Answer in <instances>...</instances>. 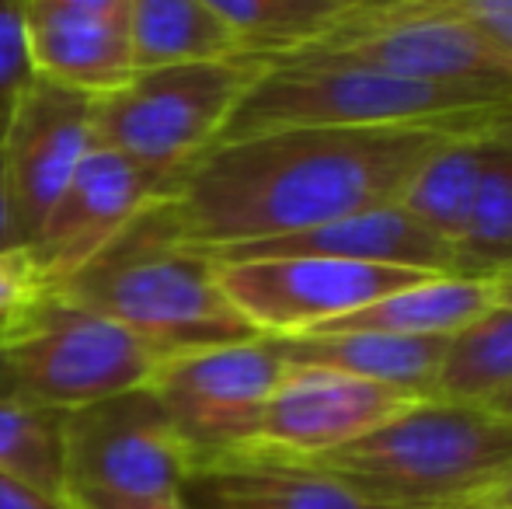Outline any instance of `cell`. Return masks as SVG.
Segmentation results:
<instances>
[{
    "label": "cell",
    "instance_id": "1",
    "mask_svg": "<svg viewBox=\"0 0 512 509\" xmlns=\"http://www.w3.org/2000/svg\"><path fill=\"white\" fill-rule=\"evenodd\" d=\"M499 123L276 129L220 140L129 231L209 258L300 234L398 203L411 175L443 143L492 133Z\"/></svg>",
    "mask_w": 512,
    "mask_h": 509
},
{
    "label": "cell",
    "instance_id": "2",
    "mask_svg": "<svg viewBox=\"0 0 512 509\" xmlns=\"http://www.w3.org/2000/svg\"><path fill=\"white\" fill-rule=\"evenodd\" d=\"M304 464L384 509H446L512 464V419L422 398L373 433Z\"/></svg>",
    "mask_w": 512,
    "mask_h": 509
},
{
    "label": "cell",
    "instance_id": "3",
    "mask_svg": "<svg viewBox=\"0 0 512 509\" xmlns=\"http://www.w3.org/2000/svg\"><path fill=\"white\" fill-rule=\"evenodd\" d=\"M46 293L115 321L161 360L262 339L227 300L213 258L136 231H126L102 255L46 286Z\"/></svg>",
    "mask_w": 512,
    "mask_h": 509
},
{
    "label": "cell",
    "instance_id": "4",
    "mask_svg": "<svg viewBox=\"0 0 512 509\" xmlns=\"http://www.w3.org/2000/svg\"><path fill=\"white\" fill-rule=\"evenodd\" d=\"M512 116V95L394 77L384 70L321 60H269L220 140L276 129L453 126ZM216 140V143H220Z\"/></svg>",
    "mask_w": 512,
    "mask_h": 509
},
{
    "label": "cell",
    "instance_id": "5",
    "mask_svg": "<svg viewBox=\"0 0 512 509\" xmlns=\"http://www.w3.org/2000/svg\"><path fill=\"white\" fill-rule=\"evenodd\" d=\"M161 356L95 311L42 290L0 314V401L81 408L147 387Z\"/></svg>",
    "mask_w": 512,
    "mask_h": 509
},
{
    "label": "cell",
    "instance_id": "6",
    "mask_svg": "<svg viewBox=\"0 0 512 509\" xmlns=\"http://www.w3.org/2000/svg\"><path fill=\"white\" fill-rule=\"evenodd\" d=\"M269 60L255 53L133 70L95 102V147L119 150L147 168L182 175L223 136L234 109Z\"/></svg>",
    "mask_w": 512,
    "mask_h": 509
},
{
    "label": "cell",
    "instance_id": "7",
    "mask_svg": "<svg viewBox=\"0 0 512 509\" xmlns=\"http://www.w3.org/2000/svg\"><path fill=\"white\" fill-rule=\"evenodd\" d=\"M276 60H321L512 95V63L439 0H380L324 39Z\"/></svg>",
    "mask_w": 512,
    "mask_h": 509
},
{
    "label": "cell",
    "instance_id": "8",
    "mask_svg": "<svg viewBox=\"0 0 512 509\" xmlns=\"http://www.w3.org/2000/svg\"><path fill=\"white\" fill-rule=\"evenodd\" d=\"M196 454L150 387L108 394L63 419V503L178 499Z\"/></svg>",
    "mask_w": 512,
    "mask_h": 509
},
{
    "label": "cell",
    "instance_id": "9",
    "mask_svg": "<svg viewBox=\"0 0 512 509\" xmlns=\"http://www.w3.org/2000/svg\"><path fill=\"white\" fill-rule=\"evenodd\" d=\"M283 374L286 360L272 339H248L164 356L147 387L192 447L196 461H209L244 447L255 436L265 401Z\"/></svg>",
    "mask_w": 512,
    "mask_h": 509
},
{
    "label": "cell",
    "instance_id": "10",
    "mask_svg": "<svg viewBox=\"0 0 512 509\" xmlns=\"http://www.w3.org/2000/svg\"><path fill=\"white\" fill-rule=\"evenodd\" d=\"M436 272L342 258H234L216 262L227 300L262 339L307 335Z\"/></svg>",
    "mask_w": 512,
    "mask_h": 509
},
{
    "label": "cell",
    "instance_id": "11",
    "mask_svg": "<svg viewBox=\"0 0 512 509\" xmlns=\"http://www.w3.org/2000/svg\"><path fill=\"white\" fill-rule=\"evenodd\" d=\"M175 178L119 150H91L28 245L39 265L42 290L115 245L150 206L168 196Z\"/></svg>",
    "mask_w": 512,
    "mask_h": 509
},
{
    "label": "cell",
    "instance_id": "12",
    "mask_svg": "<svg viewBox=\"0 0 512 509\" xmlns=\"http://www.w3.org/2000/svg\"><path fill=\"white\" fill-rule=\"evenodd\" d=\"M415 401L422 398L398 391V387L359 381V377L338 374V370L286 363L283 381L265 401L255 436L230 454L279 457V461L321 457L328 450H338L359 436L373 433Z\"/></svg>",
    "mask_w": 512,
    "mask_h": 509
},
{
    "label": "cell",
    "instance_id": "13",
    "mask_svg": "<svg viewBox=\"0 0 512 509\" xmlns=\"http://www.w3.org/2000/svg\"><path fill=\"white\" fill-rule=\"evenodd\" d=\"M95 95L32 77L4 140L7 185L21 245H32L42 220L63 196L74 171L95 150Z\"/></svg>",
    "mask_w": 512,
    "mask_h": 509
},
{
    "label": "cell",
    "instance_id": "14",
    "mask_svg": "<svg viewBox=\"0 0 512 509\" xmlns=\"http://www.w3.org/2000/svg\"><path fill=\"white\" fill-rule=\"evenodd\" d=\"M234 258H342V262L457 276L453 248L425 231L401 203L373 206V210L352 213V217L331 220V224L300 234H286V238L230 248L223 255H213V262H234Z\"/></svg>",
    "mask_w": 512,
    "mask_h": 509
},
{
    "label": "cell",
    "instance_id": "15",
    "mask_svg": "<svg viewBox=\"0 0 512 509\" xmlns=\"http://www.w3.org/2000/svg\"><path fill=\"white\" fill-rule=\"evenodd\" d=\"M25 35L35 77L63 88L102 98L133 77L126 18L60 0H25Z\"/></svg>",
    "mask_w": 512,
    "mask_h": 509
},
{
    "label": "cell",
    "instance_id": "16",
    "mask_svg": "<svg viewBox=\"0 0 512 509\" xmlns=\"http://www.w3.org/2000/svg\"><path fill=\"white\" fill-rule=\"evenodd\" d=\"M185 509H384L328 471L279 457H209L185 478Z\"/></svg>",
    "mask_w": 512,
    "mask_h": 509
},
{
    "label": "cell",
    "instance_id": "17",
    "mask_svg": "<svg viewBox=\"0 0 512 509\" xmlns=\"http://www.w3.org/2000/svg\"><path fill=\"white\" fill-rule=\"evenodd\" d=\"M286 363L324 367L359 381L398 387L415 398H432L446 339L439 335H387V332H307L272 339Z\"/></svg>",
    "mask_w": 512,
    "mask_h": 509
},
{
    "label": "cell",
    "instance_id": "18",
    "mask_svg": "<svg viewBox=\"0 0 512 509\" xmlns=\"http://www.w3.org/2000/svg\"><path fill=\"white\" fill-rule=\"evenodd\" d=\"M488 307H492V293L481 276L436 272V276L401 286V290L366 304L363 311L345 314L317 332H387L450 339L453 332H460L467 321H474Z\"/></svg>",
    "mask_w": 512,
    "mask_h": 509
},
{
    "label": "cell",
    "instance_id": "19",
    "mask_svg": "<svg viewBox=\"0 0 512 509\" xmlns=\"http://www.w3.org/2000/svg\"><path fill=\"white\" fill-rule=\"evenodd\" d=\"M126 28L133 70L248 53L206 0H129Z\"/></svg>",
    "mask_w": 512,
    "mask_h": 509
},
{
    "label": "cell",
    "instance_id": "20",
    "mask_svg": "<svg viewBox=\"0 0 512 509\" xmlns=\"http://www.w3.org/2000/svg\"><path fill=\"white\" fill-rule=\"evenodd\" d=\"M220 21L262 60H276L293 49L335 32L352 14L380 0H206Z\"/></svg>",
    "mask_w": 512,
    "mask_h": 509
},
{
    "label": "cell",
    "instance_id": "21",
    "mask_svg": "<svg viewBox=\"0 0 512 509\" xmlns=\"http://www.w3.org/2000/svg\"><path fill=\"white\" fill-rule=\"evenodd\" d=\"M512 387V311L488 307L446 339L432 398L488 408Z\"/></svg>",
    "mask_w": 512,
    "mask_h": 509
},
{
    "label": "cell",
    "instance_id": "22",
    "mask_svg": "<svg viewBox=\"0 0 512 509\" xmlns=\"http://www.w3.org/2000/svg\"><path fill=\"white\" fill-rule=\"evenodd\" d=\"M481 136H460V140L443 143L411 175V182L398 199L425 231L436 234L450 248H457L460 238H464L467 224H471L474 199H478Z\"/></svg>",
    "mask_w": 512,
    "mask_h": 509
},
{
    "label": "cell",
    "instance_id": "23",
    "mask_svg": "<svg viewBox=\"0 0 512 509\" xmlns=\"http://www.w3.org/2000/svg\"><path fill=\"white\" fill-rule=\"evenodd\" d=\"M495 133V129H492ZM492 133L481 136V182L457 252V276H492L512 265V154Z\"/></svg>",
    "mask_w": 512,
    "mask_h": 509
},
{
    "label": "cell",
    "instance_id": "24",
    "mask_svg": "<svg viewBox=\"0 0 512 509\" xmlns=\"http://www.w3.org/2000/svg\"><path fill=\"white\" fill-rule=\"evenodd\" d=\"M63 408L0 401V475L63 499Z\"/></svg>",
    "mask_w": 512,
    "mask_h": 509
},
{
    "label": "cell",
    "instance_id": "25",
    "mask_svg": "<svg viewBox=\"0 0 512 509\" xmlns=\"http://www.w3.org/2000/svg\"><path fill=\"white\" fill-rule=\"evenodd\" d=\"M35 77L25 35V0H0V140Z\"/></svg>",
    "mask_w": 512,
    "mask_h": 509
},
{
    "label": "cell",
    "instance_id": "26",
    "mask_svg": "<svg viewBox=\"0 0 512 509\" xmlns=\"http://www.w3.org/2000/svg\"><path fill=\"white\" fill-rule=\"evenodd\" d=\"M512 63V0H439Z\"/></svg>",
    "mask_w": 512,
    "mask_h": 509
},
{
    "label": "cell",
    "instance_id": "27",
    "mask_svg": "<svg viewBox=\"0 0 512 509\" xmlns=\"http://www.w3.org/2000/svg\"><path fill=\"white\" fill-rule=\"evenodd\" d=\"M39 293H42V276L32 252L28 248L0 252V314L14 311L18 304L39 297Z\"/></svg>",
    "mask_w": 512,
    "mask_h": 509
},
{
    "label": "cell",
    "instance_id": "28",
    "mask_svg": "<svg viewBox=\"0 0 512 509\" xmlns=\"http://www.w3.org/2000/svg\"><path fill=\"white\" fill-rule=\"evenodd\" d=\"M446 509H512V464Z\"/></svg>",
    "mask_w": 512,
    "mask_h": 509
},
{
    "label": "cell",
    "instance_id": "29",
    "mask_svg": "<svg viewBox=\"0 0 512 509\" xmlns=\"http://www.w3.org/2000/svg\"><path fill=\"white\" fill-rule=\"evenodd\" d=\"M0 509H70V506L63 499L46 496V492L18 482V478L0 475Z\"/></svg>",
    "mask_w": 512,
    "mask_h": 509
},
{
    "label": "cell",
    "instance_id": "30",
    "mask_svg": "<svg viewBox=\"0 0 512 509\" xmlns=\"http://www.w3.org/2000/svg\"><path fill=\"white\" fill-rule=\"evenodd\" d=\"M21 245L18 220H14V203H11V185H7V164H4V147H0V252H11Z\"/></svg>",
    "mask_w": 512,
    "mask_h": 509
},
{
    "label": "cell",
    "instance_id": "31",
    "mask_svg": "<svg viewBox=\"0 0 512 509\" xmlns=\"http://www.w3.org/2000/svg\"><path fill=\"white\" fill-rule=\"evenodd\" d=\"M70 509H185L182 499H74Z\"/></svg>",
    "mask_w": 512,
    "mask_h": 509
},
{
    "label": "cell",
    "instance_id": "32",
    "mask_svg": "<svg viewBox=\"0 0 512 509\" xmlns=\"http://www.w3.org/2000/svg\"><path fill=\"white\" fill-rule=\"evenodd\" d=\"M488 283V293H492V304L495 307H509L512 311V265L502 272H492V276H485Z\"/></svg>",
    "mask_w": 512,
    "mask_h": 509
},
{
    "label": "cell",
    "instance_id": "33",
    "mask_svg": "<svg viewBox=\"0 0 512 509\" xmlns=\"http://www.w3.org/2000/svg\"><path fill=\"white\" fill-rule=\"evenodd\" d=\"M60 4L84 7V11L108 14V18H126V7H129V0H60Z\"/></svg>",
    "mask_w": 512,
    "mask_h": 509
},
{
    "label": "cell",
    "instance_id": "34",
    "mask_svg": "<svg viewBox=\"0 0 512 509\" xmlns=\"http://www.w3.org/2000/svg\"><path fill=\"white\" fill-rule=\"evenodd\" d=\"M495 140H499L502 143V147H506L509 150V154H512V116L509 119H502V123L499 126H495Z\"/></svg>",
    "mask_w": 512,
    "mask_h": 509
},
{
    "label": "cell",
    "instance_id": "35",
    "mask_svg": "<svg viewBox=\"0 0 512 509\" xmlns=\"http://www.w3.org/2000/svg\"><path fill=\"white\" fill-rule=\"evenodd\" d=\"M488 408H492L495 415H506V419H512V387H509L506 394H499V398H495Z\"/></svg>",
    "mask_w": 512,
    "mask_h": 509
}]
</instances>
